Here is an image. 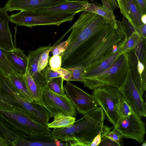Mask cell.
<instances>
[{
  "label": "cell",
  "instance_id": "6da1fadb",
  "mask_svg": "<svg viewBox=\"0 0 146 146\" xmlns=\"http://www.w3.org/2000/svg\"><path fill=\"white\" fill-rule=\"evenodd\" d=\"M117 21V26L109 25L95 34L83 44L65 68L82 65L86 71L121 50L127 38L120 21Z\"/></svg>",
  "mask_w": 146,
  "mask_h": 146
},
{
  "label": "cell",
  "instance_id": "7a4b0ae2",
  "mask_svg": "<svg viewBox=\"0 0 146 146\" xmlns=\"http://www.w3.org/2000/svg\"><path fill=\"white\" fill-rule=\"evenodd\" d=\"M105 114L99 106L75 121L71 127L54 129L52 136L62 141L66 146H90L104 125Z\"/></svg>",
  "mask_w": 146,
  "mask_h": 146
},
{
  "label": "cell",
  "instance_id": "3957f363",
  "mask_svg": "<svg viewBox=\"0 0 146 146\" xmlns=\"http://www.w3.org/2000/svg\"><path fill=\"white\" fill-rule=\"evenodd\" d=\"M76 21L70 28L54 44L56 46L71 30L68 38V45L62 55L61 68H65L78 49L97 32L107 28V23L103 17L94 13L82 11Z\"/></svg>",
  "mask_w": 146,
  "mask_h": 146
},
{
  "label": "cell",
  "instance_id": "277c9868",
  "mask_svg": "<svg viewBox=\"0 0 146 146\" xmlns=\"http://www.w3.org/2000/svg\"><path fill=\"white\" fill-rule=\"evenodd\" d=\"M129 70L127 53L121 54L110 68L92 76H84V87L92 90L105 86L119 88L125 80Z\"/></svg>",
  "mask_w": 146,
  "mask_h": 146
},
{
  "label": "cell",
  "instance_id": "5b68a950",
  "mask_svg": "<svg viewBox=\"0 0 146 146\" xmlns=\"http://www.w3.org/2000/svg\"><path fill=\"white\" fill-rule=\"evenodd\" d=\"M76 13H64L45 14L33 11H20L9 16L10 21L17 25L30 27L38 25L59 26L62 23L72 21Z\"/></svg>",
  "mask_w": 146,
  "mask_h": 146
},
{
  "label": "cell",
  "instance_id": "8992f818",
  "mask_svg": "<svg viewBox=\"0 0 146 146\" xmlns=\"http://www.w3.org/2000/svg\"><path fill=\"white\" fill-rule=\"evenodd\" d=\"M92 95L108 121L116 126L119 119V107L122 96L118 88L110 86L99 88L93 90Z\"/></svg>",
  "mask_w": 146,
  "mask_h": 146
},
{
  "label": "cell",
  "instance_id": "52a82bcc",
  "mask_svg": "<svg viewBox=\"0 0 146 146\" xmlns=\"http://www.w3.org/2000/svg\"><path fill=\"white\" fill-rule=\"evenodd\" d=\"M0 116L16 129L27 135H51L52 131L47 126L36 122L22 111L0 110Z\"/></svg>",
  "mask_w": 146,
  "mask_h": 146
},
{
  "label": "cell",
  "instance_id": "ba28073f",
  "mask_svg": "<svg viewBox=\"0 0 146 146\" xmlns=\"http://www.w3.org/2000/svg\"><path fill=\"white\" fill-rule=\"evenodd\" d=\"M129 70L141 96L146 90V52L134 48L127 53Z\"/></svg>",
  "mask_w": 146,
  "mask_h": 146
},
{
  "label": "cell",
  "instance_id": "9c48e42d",
  "mask_svg": "<svg viewBox=\"0 0 146 146\" xmlns=\"http://www.w3.org/2000/svg\"><path fill=\"white\" fill-rule=\"evenodd\" d=\"M44 106L50 113L51 117L61 113L76 117L77 112L69 98L52 91L46 85L41 88Z\"/></svg>",
  "mask_w": 146,
  "mask_h": 146
},
{
  "label": "cell",
  "instance_id": "30bf717a",
  "mask_svg": "<svg viewBox=\"0 0 146 146\" xmlns=\"http://www.w3.org/2000/svg\"><path fill=\"white\" fill-rule=\"evenodd\" d=\"M66 95L78 113L83 116L99 106L92 96L67 81L64 87Z\"/></svg>",
  "mask_w": 146,
  "mask_h": 146
},
{
  "label": "cell",
  "instance_id": "8fae6325",
  "mask_svg": "<svg viewBox=\"0 0 146 146\" xmlns=\"http://www.w3.org/2000/svg\"><path fill=\"white\" fill-rule=\"evenodd\" d=\"M141 117L133 111L129 116L119 118L114 127L121 133L123 138L132 139L141 143L146 133L145 124Z\"/></svg>",
  "mask_w": 146,
  "mask_h": 146
},
{
  "label": "cell",
  "instance_id": "7c38bea8",
  "mask_svg": "<svg viewBox=\"0 0 146 146\" xmlns=\"http://www.w3.org/2000/svg\"><path fill=\"white\" fill-rule=\"evenodd\" d=\"M118 89L132 109L140 116L146 117V103L135 84L129 70L125 80Z\"/></svg>",
  "mask_w": 146,
  "mask_h": 146
},
{
  "label": "cell",
  "instance_id": "4fadbf2b",
  "mask_svg": "<svg viewBox=\"0 0 146 146\" xmlns=\"http://www.w3.org/2000/svg\"><path fill=\"white\" fill-rule=\"evenodd\" d=\"M66 0H8L4 7L7 11H33L57 5Z\"/></svg>",
  "mask_w": 146,
  "mask_h": 146
},
{
  "label": "cell",
  "instance_id": "5bb4252c",
  "mask_svg": "<svg viewBox=\"0 0 146 146\" xmlns=\"http://www.w3.org/2000/svg\"><path fill=\"white\" fill-rule=\"evenodd\" d=\"M28 136L16 129L0 116V136L9 146H30Z\"/></svg>",
  "mask_w": 146,
  "mask_h": 146
},
{
  "label": "cell",
  "instance_id": "9a60e30c",
  "mask_svg": "<svg viewBox=\"0 0 146 146\" xmlns=\"http://www.w3.org/2000/svg\"><path fill=\"white\" fill-rule=\"evenodd\" d=\"M89 2L87 0H66L61 3L37 9L33 11L45 14H52L64 13H74L76 14L82 11L86 8Z\"/></svg>",
  "mask_w": 146,
  "mask_h": 146
},
{
  "label": "cell",
  "instance_id": "2e32d148",
  "mask_svg": "<svg viewBox=\"0 0 146 146\" xmlns=\"http://www.w3.org/2000/svg\"><path fill=\"white\" fill-rule=\"evenodd\" d=\"M50 46H40L36 50L28 52L27 70L35 82L41 88L46 85L47 82L44 74V70L40 72L38 71V62L42 53Z\"/></svg>",
  "mask_w": 146,
  "mask_h": 146
},
{
  "label": "cell",
  "instance_id": "e0dca14e",
  "mask_svg": "<svg viewBox=\"0 0 146 146\" xmlns=\"http://www.w3.org/2000/svg\"><path fill=\"white\" fill-rule=\"evenodd\" d=\"M4 7L0 8V47L9 50L15 47L9 25V16Z\"/></svg>",
  "mask_w": 146,
  "mask_h": 146
},
{
  "label": "cell",
  "instance_id": "ac0fdd59",
  "mask_svg": "<svg viewBox=\"0 0 146 146\" xmlns=\"http://www.w3.org/2000/svg\"><path fill=\"white\" fill-rule=\"evenodd\" d=\"M5 53L13 71L18 74L25 75L27 69L28 58L24 51L15 47L12 50H6Z\"/></svg>",
  "mask_w": 146,
  "mask_h": 146
},
{
  "label": "cell",
  "instance_id": "d6986e66",
  "mask_svg": "<svg viewBox=\"0 0 146 146\" xmlns=\"http://www.w3.org/2000/svg\"><path fill=\"white\" fill-rule=\"evenodd\" d=\"M123 15L126 17L135 27L142 25V15L134 0H117Z\"/></svg>",
  "mask_w": 146,
  "mask_h": 146
},
{
  "label": "cell",
  "instance_id": "ffe728a7",
  "mask_svg": "<svg viewBox=\"0 0 146 146\" xmlns=\"http://www.w3.org/2000/svg\"><path fill=\"white\" fill-rule=\"evenodd\" d=\"M7 77L15 91L21 97L29 102L34 101L28 89L25 75L14 71Z\"/></svg>",
  "mask_w": 146,
  "mask_h": 146
},
{
  "label": "cell",
  "instance_id": "44dd1931",
  "mask_svg": "<svg viewBox=\"0 0 146 146\" xmlns=\"http://www.w3.org/2000/svg\"><path fill=\"white\" fill-rule=\"evenodd\" d=\"M84 11L95 13L102 16L106 22L113 26L117 25V20L113 12L104 8L101 5H96L94 3H88Z\"/></svg>",
  "mask_w": 146,
  "mask_h": 146
},
{
  "label": "cell",
  "instance_id": "7402d4cb",
  "mask_svg": "<svg viewBox=\"0 0 146 146\" xmlns=\"http://www.w3.org/2000/svg\"><path fill=\"white\" fill-rule=\"evenodd\" d=\"M122 53L121 50L113 54L105 60L86 71L84 76L96 74L108 69L113 64L117 58Z\"/></svg>",
  "mask_w": 146,
  "mask_h": 146
},
{
  "label": "cell",
  "instance_id": "603a6c76",
  "mask_svg": "<svg viewBox=\"0 0 146 146\" xmlns=\"http://www.w3.org/2000/svg\"><path fill=\"white\" fill-rule=\"evenodd\" d=\"M25 76L28 89L34 101L44 105L41 88L36 84L27 69Z\"/></svg>",
  "mask_w": 146,
  "mask_h": 146
},
{
  "label": "cell",
  "instance_id": "cb8c5ba5",
  "mask_svg": "<svg viewBox=\"0 0 146 146\" xmlns=\"http://www.w3.org/2000/svg\"><path fill=\"white\" fill-rule=\"evenodd\" d=\"M53 121L48 123V128L54 129H59L72 126L76 121V118L71 116L58 113L53 117Z\"/></svg>",
  "mask_w": 146,
  "mask_h": 146
},
{
  "label": "cell",
  "instance_id": "d4e9b609",
  "mask_svg": "<svg viewBox=\"0 0 146 146\" xmlns=\"http://www.w3.org/2000/svg\"><path fill=\"white\" fill-rule=\"evenodd\" d=\"M144 38H142L136 32L133 33L128 38L123 46L122 53H127L132 50L139 44Z\"/></svg>",
  "mask_w": 146,
  "mask_h": 146
},
{
  "label": "cell",
  "instance_id": "484cf974",
  "mask_svg": "<svg viewBox=\"0 0 146 146\" xmlns=\"http://www.w3.org/2000/svg\"><path fill=\"white\" fill-rule=\"evenodd\" d=\"M65 69L70 72L71 74V77L68 81L84 82L86 69L82 65H80Z\"/></svg>",
  "mask_w": 146,
  "mask_h": 146
},
{
  "label": "cell",
  "instance_id": "4316f807",
  "mask_svg": "<svg viewBox=\"0 0 146 146\" xmlns=\"http://www.w3.org/2000/svg\"><path fill=\"white\" fill-rule=\"evenodd\" d=\"M64 80L60 77L51 79L47 82V85L52 92L57 94L64 96L65 94L63 86Z\"/></svg>",
  "mask_w": 146,
  "mask_h": 146
},
{
  "label": "cell",
  "instance_id": "83f0119b",
  "mask_svg": "<svg viewBox=\"0 0 146 146\" xmlns=\"http://www.w3.org/2000/svg\"><path fill=\"white\" fill-rule=\"evenodd\" d=\"M5 50L0 47V72L7 76L14 72L6 56Z\"/></svg>",
  "mask_w": 146,
  "mask_h": 146
},
{
  "label": "cell",
  "instance_id": "f1b7e54d",
  "mask_svg": "<svg viewBox=\"0 0 146 146\" xmlns=\"http://www.w3.org/2000/svg\"><path fill=\"white\" fill-rule=\"evenodd\" d=\"M54 46L53 45L44 50L41 54L38 64V70L40 72L44 71L47 66L49 57V53Z\"/></svg>",
  "mask_w": 146,
  "mask_h": 146
},
{
  "label": "cell",
  "instance_id": "f546056e",
  "mask_svg": "<svg viewBox=\"0 0 146 146\" xmlns=\"http://www.w3.org/2000/svg\"><path fill=\"white\" fill-rule=\"evenodd\" d=\"M133 111L131 107L127 103L122 96L119 107V118L129 116L132 114Z\"/></svg>",
  "mask_w": 146,
  "mask_h": 146
},
{
  "label": "cell",
  "instance_id": "4dcf8cb0",
  "mask_svg": "<svg viewBox=\"0 0 146 146\" xmlns=\"http://www.w3.org/2000/svg\"><path fill=\"white\" fill-rule=\"evenodd\" d=\"M69 41V39L68 38L66 40L60 42L53 47L50 52L52 56L55 55L62 56L67 48Z\"/></svg>",
  "mask_w": 146,
  "mask_h": 146
},
{
  "label": "cell",
  "instance_id": "1f68e13d",
  "mask_svg": "<svg viewBox=\"0 0 146 146\" xmlns=\"http://www.w3.org/2000/svg\"><path fill=\"white\" fill-rule=\"evenodd\" d=\"M113 127H109L103 125V127L99 133L96 135L91 143L90 146H98L101 142L102 138L107 135Z\"/></svg>",
  "mask_w": 146,
  "mask_h": 146
},
{
  "label": "cell",
  "instance_id": "d6a6232c",
  "mask_svg": "<svg viewBox=\"0 0 146 146\" xmlns=\"http://www.w3.org/2000/svg\"><path fill=\"white\" fill-rule=\"evenodd\" d=\"M123 16L122 21H119L120 24L126 33L127 38H129L134 32H136L135 27L124 16Z\"/></svg>",
  "mask_w": 146,
  "mask_h": 146
},
{
  "label": "cell",
  "instance_id": "836d02e7",
  "mask_svg": "<svg viewBox=\"0 0 146 146\" xmlns=\"http://www.w3.org/2000/svg\"><path fill=\"white\" fill-rule=\"evenodd\" d=\"M50 67L54 71H57L61 68L62 56L58 55L52 56L49 60Z\"/></svg>",
  "mask_w": 146,
  "mask_h": 146
},
{
  "label": "cell",
  "instance_id": "e575fe53",
  "mask_svg": "<svg viewBox=\"0 0 146 146\" xmlns=\"http://www.w3.org/2000/svg\"><path fill=\"white\" fill-rule=\"evenodd\" d=\"M107 136L112 140L118 144L119 146H121L120 141L123 138V136L121 133L116 128L112 131H110L107 135Z\"/></svg>",
  "mask_w": 146,
  "mask_h": 146
},
{
  "label": "cell",
  "instance_id": "d590c367",
  "mask_svg": "<svg viewBox=\"0 0 146 146\" xmlns=\"http://www.w3.org/2000/svg\"><path fill=\"white\" fill-rule=\"evenodd\" d=\"M44 71V74L47 82L51 79L58 77H61V74L57 71L51 69L50 67H47Z\"/></svg>",
  "mask_w": 146,
  "mask_h": 146
},
{
  "label": "cell",
  "instance_id": "8d00e7d4",
  "mask_svg": "<svg viewBox=\"0 0 146 146\" xmlns=\"http://www.w3.org/2000/svg\"><path fill=\"white\" fill-rule=\"evenodd\" d=\"M102 7L109 11L113 12L116 7L119 8V6L117 0H101Z\"/></svg>",
  "mask_w": 146,
  "mask_h": 146
},
{
  "label": "cell",
  "instance_id": "74e56055",
  "mask_svg": "<svg viewBox=\"0 0 146 146\" xmlns=\"http://www.w3.org/2000/svg\"><path fill=\"white\" fill-rule=\"evenodd\" d=\"M142 15L146 14V0H134Z\"/></svg>",
  "mask_w": 146,
  "mask_h": 146
},
{
  "label": "cell",
  "instance_id": "f35d334b",
  "mask_svg": "<svg viewBox=\"0 0 146 146\" xmlns=\"http://www.w3.org/2000/svg\"><path fill=\"white\" fill-rule=\"evenodd\" d=\"M107 135L103 137L98 146H118L119 145L108 137Z\"/></svg>",
  "mask_w": 146,
  "mask_h": 146
},
{
  "label": "cell",
  "instance_id": "ab89813d",
  "mask_svg": "<svg viewBox=\"0 0 146 146\" xmlns=\"http://www.w3.org/2000/svg\"><path fill=\"white\" fill-rule=\"evenodd\" d=\"M136 32L143 38H146V24H143L142 25L135 27Z\"/></svg>",
  "mask_w": 146,
  "mask_h": 146
},
{
  "label": "cell",
  "instance_id": "60d3db41",
  "mask_svg": "<svg viewBox=\"0 0 146 146\" xmlns=\"http://www.w3.org/2000/svg\"><path fill=\"white\" fill-rule=\"evenodd\" d=\"M61 74V77L64 80L68 81L71 77V74L70 72L65 68H61L60 69L57 70Z\"/></svg>",
  "mask_w": 146,
  "mask_h": 146
},
{
  "label": "cell",
  "instance_id": "b9f144b4",
  "mask_svg": "<svg viewBox=\"0 0 146 146\" xmlns=\"http://www.w3.org/2000/svg\"><path fill=\"white\" fill-rule=\"evenodd\" d=\"M54 142L56 146H66V143L61 142L56 138L54 139Z\"/></svg>",
  "mask_w": 146,
  "mask_h": 146
},
{
  "label": "cell",
  "instance_id": "7bdbcfd3",
  "mask_svg": "<svg viewBox=\"0 0 146 146\" xmlns=\"http://www.w3.org/2000/svg\"><path fill=\"white\" fill-rule=\"evenodd\" d=\"M9 145L7 141L0 136V146H8Z\"/></svg>",
  "mask_w": 146,
  "mask_h": 146
},
{
  "label": "cell",
  "instance_id": "ee69618b",
  "mask_svg": "<svg viewBox=\"0 0 146 146\" xmlns=\"http://www.w3.org/2000/svg\"><path fill=\"white\" fill-rule=\"evenodd\" d=\"M141 20L143 24H146V14L142 15Z\"/></svg>",
  "mask_w": 146,
  "mask_h": 146
},
{
  "label": "cell",
  "instance_id": "f6af8a7d",
  "mask_svg": "<svg viewBox=\"0 0 146 146\" xmlns=\"http://www.w3.org/2000/svg\"><path fill=\"white\" fill-rule=\"evenodd\" d=\"M143 144L142 145V146H145L146 145V142L145 141V142H143Z\"/></svg>",
  "mask_w": 146,
  "mask_h": 146
},
{
  "label": "cell",
  "instance_id": "bcb514c9",
  "mask_svg": "<svg viewBox=\"0 0 146 146\" xmlns=\"http://www.w3.org/2000/svg\"><path fill=\"white\" fill-rule=\"evenodd\" d=\"M90 0L91 1H95V0Z\"/></svg>",
  "mask_w": 146,
  "mask_h": 146
},
{
  "label": "cell",
  "instance_id": "7dc6e473",
  "mask_svg": "<svg viewBox=\"0 0 146 146\" xmlns=\"http://www.w3.org/2000/svg\"><path fill=\"white\" fill-rule=\"evenodd\" d=\"M1 88H0V93L1 92Z\"/></svg>",
  "mask_w": 146,
  "mask_h": 146
}]
</instances>
